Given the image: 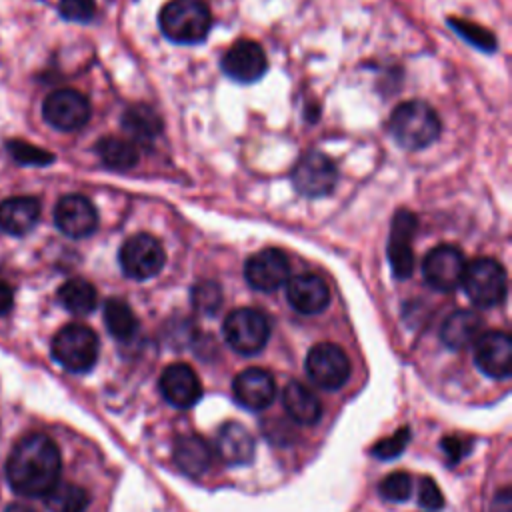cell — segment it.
Returning a JSON list of instances; mask_svg holds the SVG:
<instances>
[{"label":"cell","instance_id":"obj_1","mask_svg":"<svg viewBox=\"0 0 512 512\" xmlns=\"http://www.w3.org/2000/svg\"><path fill=\"white\" fill-rule=\"evenodd\" d=\"M60 450L46 434L34 432L20 438L6 460V478L14 492L28 498H44L60 482Z\"/></svg>","mask_w":512,"mask_h":512},{"label":"cell","instance_id":"obj_2","mask_svg":"<svg viewBox=\"0 0 512 512\" xmlns=\"http://www.w3.org/2000/svg\"><path fill=\"white\" fill-rule=\"evenodd\" d=\"M162 34L176 44L202 42L212 26V14L204 0H170L158 14Z\"/></svg>","mask_w":512,"mask_h":512},{"label":"cell","instance_id":"obj_3","mask_svg":"<svg viewBox=\"0 0 512 512\" xmlns=\"http://www.w3.org/2000/svg\"><path fill=\"white\" fill-rule=\"evenodd\" d=\"M388 128L402 148L422 150L438 138L440 118L426 102L408 100L392 112Z\"/></svg>","mask_w":512,"mask_h":512},{"label":"cell","instance_id":"obj_4","mask_svg":"<svg viewBox=\"0 0 512 512\" xmlns=\"http://www.w3.org/2000/svg\"><path fill=\"white\" fill-rule=\"evenodd\" d=\"M98 336L84 324H66L52 338V356L68 372H88L98 360Z\"/></svg>","mask_w":512,"mask_h":512},{"label":"cell","instance_id":"obj_5","mask_svg":"<svg viewBox=\"0 0 512 512\" xmlns=\"http://www.w3.org/2000/svg\"><path fill=\"white\" fill-rule=\"evenodd\" d=\"M462 288L466 296L482 308L496 306L504 300L508 282H506V270L500 262L494 258H476L470 264H466L462 274Z\"/></svg>","mask_w":512,"mask_h":512},{"label":"cell","instance_id":"obj_6","mask_svg":"<svg viewBox=\"0 0 512 512\" xmlns=\"http://www.w3.org/2000/svg\"><path fill=\"white\" fill-rule=\"evenodd\" d=\"M222 334L230 348L250 356L266 346L270 338V320L262 310L236 308L226 316Z\"/></svg>","mask_w":512,"mask_h":512},{"label":"cell","instance_id":"obj_7","mask_svg":"<svg viewBox=\"0 0 512 512\" xmlns=\"http://www.w3.org/2000/svg\"><path fill=\"white\" fill-rule=\"evenodd\" d=\"M118 262L122 272L132 280H148L156 276L166 262L164 246L152 234L130 236L118 252Z\"/></svg>","mask_w":512,"mask_h":512},{"label":"cell","instance_id":"obj_8","mask_svg":"<svg viewBox=\"0 0 512 512\" xmlns=\"http://www.w3.org/2000/svg\"><path fill=\"white\" fill-rule=\"evenodd\" d=\"M90 112L92 108L88 98L74 88H58L50 92L42 104L44 120L60 132L84 128L90 120Z\"/></svg>","mask_w":512,"mask_h":512},{"label":"cell","instance_id":"obj_9","mask_svg":"<svg viewBox=\"0 0 512 512\" xmlns=\"http://www.w3.org/2000/svg\"><path fill=\"white\" fill-rule=\"evenodd\" d=\"M304 366L308 378L324 390L342 388L350 378V360L346 352L332 342L312 346L306 354Z\"/></svg>","mask_w":512,"mask_h":512},{"label":"cell","instance_id":"obj_10","mask_svg":"<svg viewBox=\"0 0 512 512\" xmlns=\"http://www.w3.org/2000/svg\"><path fill=\"white\" fill-rule=\"evenodd\" d=\"M290 178L294 188L300 194L308 198H320L334 190L338 180V170L332 158H328L326 154L308 152L296 162Z\"/></svg>","mask_w":512,"mask_h":512},{"label":"cell","instance_id":"obj_11","mask_svg":"<svg viewBox=\"0 0 512 512\" xmlns=\"http://www.w3.org/2000/svg\"><path fill=\"white\" fill-rule=\"evenodd\" d=\"M466 268L464 254L452 244H440L432 248L422 264V274L428 286L438 292H450L462 282Z\"/></svg>","mask_w":512,"mask_h":512},{"label":"cell","instance_id":"obj_12","mask_svg":"<svg viewBox=\"0 0 512 512\" xmlns=\"http://www.w3.org/2000/svg\"><path fill=\"white\" fill-rule=\"evenodd\" d=\"M290 262L278 248H264L250 256L244 264L246 282L260 292H274L288 282Z\"/></svg>","mask_w":512,"mask_h":512},{"label":"cell","instance_id":"obj_13","mask_svg":"<svg viewBox=\"0 0 512 512\" xmlns=\"http://www.w3.org/2000/svg\"><path fill=\"white\" fill-rule=\"evenodd\" d=\"M54 224L64 236L86 238L98 228V212L82 194H66L54 206Z\"/></svg>","mask_w":512,"mask_h":512},{"label":"cell","instance_id":"obj_14","mask_svg":"<svg viewBox=\"0 0 512 512\" xmlns=\"http://www.w3.org/2000/svg\"><path fill=\"white\" fill-rule=\"evenodd\" d=\"M416 216L410 210H398L392 220L388 238V260L396 278H410L414 272L412 240L416 234Z\"/></svg>","mask_w":512,"mask_h":512},{"label":"cell","instance_id":"obj_15","mask_svg":"<svg viewBox=\"0 0 512 512\" xmlns=\"http://www.w3.org/2000/svg\"><path fill=\"white\" fill-rule=\"evenodd\" d=\"M268 68L264 48L254 40H236L222 56V70L236 82H256Z\"/></svg>","mask_w":512,"mask_h":512},{"label":"cell","instance_id":"obj_16","mask_svg":"<svg viewBox=\"0 0 512 512\" xmlns=\"http://www.w3.org/2000/svg\"><path fill=\"white\" fill-rule=\"evenodd\" d=\"M162 398L176 408H192L202 396V384L198 374L184 362H176L164 368L158 380Z\"/></svg>","mask_w":512,"mask_h":512},{"label":"cell","instance_id":"obj_17","mask_svg":"<svg viewBox=\"0 0 512 512\" xmlns=\"http://www.w3.org/2000/svg\"><path fill=\"white\" fill-rule=\"evenodd\" d=\"M476 366L490 378L510 376L512 366V338L508 332L496 330L478 336L474 348Z\"/></svg>","mask_w":512,"mask_h":512},{"label":"cell","instance_id":"obj_18","mask_svg":"<svg viewBox=\"0 0 512 512\" xmlns=\"http://www.w3.org/2000/svg\"><path fill=\"white\" fill-rule=\"evenodd\" d=\"M234 398L248 410H264L272 404L276 394L274 378L268 370L250 366L236 374L232 384Z\"/></svg>","mask_w":512,"mask_h":512},{"label":"cell","instance_id":"obj_19","mask_svg":"<svg viewBox=\"0 0 512 512\" xmlns=\"http://www.w3.org/2000/svg\"><path fill=\"white\" fill-rule=\"evenodd\" d=\"M286 300L300 314H318L330 302V288L318 274H298L286 284Z\"/></svg>","mask_w":512,"mask_h":512},{"label":"cell","instance_id":"obj_20","mask_svg":"<svg viewBox=\"0 0 512 512\" xmlns=\"http://www.w3.org/2000/svg\"><path fill=\"white\" fill-rule=\"evenodd\" d=\"M40 202L34 196H10L0 202V230L10 236L28 234L40 220Z\"/></svg>","mask_w":512,"mask_h":512},{"label":"cell","instance_id":"obj_21","mask_svg":"<svg viewBox=\"0 0 512 512\" xmlns=\"http://www.w3.org/2000/svg\"><path fill=\"white\" fill-rule=\"evenodd\" d=\"M218 456L228 466H246L254 460V438L240 422H226L216 436Z\"/></svg>","mask_w":512,"mask_h":512},{"label":"cell","instance_id":"obj_22","mask_svg":"<svg viewBox=\"0 0 512 512\" xmlns=\"http://www.w3.org/2000/svg\"><path fill=\"white\" fill-rule=\"evenodd\" d=\"M480 330H482V318L476 312L456 310L444 320L440 328V338L448 348L462 350L478 340Z\"/></svg>","mask_w":512,"mask_h":512},{"label":"cell","instance_id":"obj_23","mask_svg":"<svg viewBox=\"0 0 512 512\" xmlns=\"http://www.w3.org/2000/svg\"><path fill=\"white\" fill-rule=\"evenodd\" d=\"M174 460L184 474L200 476L210 468L212 452L202 436L180 434L174 442Z\"/></svg>","mask_w":512,"mask_h":512},{"label":"cell","instance_id":"obj_24","mask_svg":"<svg viewBox=\"0 0 512 512\" xmlns=\"http://www.w3.org/2000/svg\"><path fill=\"white\" fill-rule=\"evenodd\" d=\"M282 400L288 416L298 424H316L320 420L322 404L306 384L292 380L290 384H286Z\"/></svg>","mask_w":512,"mask_h":512},{"label":"cell","instance_id":"obj_25","mask_svg":"<svg viewBox=\"0 0 512 512\" xmlns=\"http://www.w3.org/2000/svg\"><path fill=\"white\" fill-rule=\"evenodd\" d=\"M122 128L130 136V142L148 144L160 134L162 120L150 106L134 104L124 110Z\"/></svg>","mask_w":512,"mask_h":512},{"label":"cell","instance_id":"obj_26","mask_svg":"<svg viewBox=\"0 0 512 512\" xmlns=\"http://www.w3.org/2000/svg\"><path fill=\"white\" fill-rule=\"evenodd\" d=\"M58 302L76 316H86L96 308V288L84 278H70L58 288Z\"/></svg>","mask_w":512,"mask_h":512},{"label":"cell","instance_id":"obj_27","mask_svg":"<svg viewBox=\"0 0 512 512\" xmlns=\"http://www.w3.org/2000/svg\"><path fill=\"white\" fill-rule=\"evenodd\" d=\"M96 154L112 170H130L138 162V148L128 138L104 136L96 142Z\"/></svg>","mask_w":512,"mask_h":512},{"label":"cell","instance_id":"obj_28","mask_svg":"<svg viewBox=\"0 0 512 512\" xmlns=\"http://www.w3.org/2000/svg\"><path fill=\"white\" fill-rule=\"evenodd\" d=\"M50 512H84L90 498L88 492L72 482H56L44 496Z\"/></svg>","mask_w":512,"mask_h":512},{"label":"cell","instance_id":"obj_29","mask_svg":"<svg viewBox=\"0 0 512 512\" xmlns=\"http://www.w3.org/2000/svg\"><path fill=\"white\" fill-rule=\"evenodd\" d=\"M104 324L116 340H130L138 330V318L134 316L132 308L120 298L106 300Z\"/></svg>","mask_w":512,"mask_h":512},{"label":"cell","instance_id":"obj_30","mask_svg":"<svg viewBox=\"0 0 512 512\" xmlns=\"http://www.w3.org/2000/svg\"><path fill=\"white\" fill-rule=\"evenodd\" d=\"M6 150L18 164H24V166H46L54 162L52 152L24 140H8Z\"/></svg>","mask_w":512,"mask_h":512},{"label":"cell","instance_id":"obj_31","mask_svg":"<svg viewBox=\"0 0 512 512\" xmlns=\"http://www.w3.org/2000/svg\"><path fill=\"white\" fill-rule=\"evenodd\" d=\"M378 492L390 502H404L412 494V478L406 472H390L380 480Z\"/></svg>","mask_w":512,"mask_h":512},{"label":"cell","instance_id":"obj_32","mask_svg":"<svg viewBox=\"0 0 512 512\" xmlns=\"http://www.w3.org/2000/svg\"><path fill=\"white\" fill-rule=\"evenodd\" d=\"M192 304L202 314H214L222 304L220 286L214 282H198L192 288Z\"/></svg>","mask_w":512,"mask_h":512},{"label":"cell","instance_id":"obj_33","mask_svg":"<svg viewBox=\"0 0 512 512\" xmlns=\"http://www.w3.org/2000/svg\"><path fill=\"white\" fill-rule=\"evenodd\" d=\"M450 26L462 38H466L468 42H472L474 46H478V48H482L486 52H492L496 48L494 36L488 30H484L482 26H478V24H472V22H466V20H450Z\"/></svg>","mask_w":512,"mask_h":512},{"label":"cell","instance_id":"obj_34","mask_svg":"<svg viewBox=\"0 0 512 512\" xmlns=\"http://www.w3.org/2000/svg\"><path fill=\"white\" fill-rule=\"evenodd\" d=\"M408 442H410V430L402 428V430H396L392 436L376 442L372 448V454L380 460H390V458L400 456Z\"/></svg>","mask_w":512,"mask_h":512},{"label":"cell","instance_id":"obj_35","mask_svg":"<svg viewBox=\"0 0 512 512\" xmlns=\"http://www.w3.org/2000/svg\"><path fill=\"white\" fill-rule=\"evenodd\" d=\"M62 18L70 22H90L96 14V0H60L58 2Z\"/></svg>","mask_w":512,"mask_h":512},{"label":"cell","instance_id":"obj_36","mask_svg":"<svg viewBox=\"0 0 512 512\" xmlns=\"http://www.w3.org/2000/svg\"><path fill=\"white\" fill-rule=\"evenodd\" d=\"M418 502L422 508L426 510H438L444 506V496L438 488V484L432 480V478H422L420 480V486H418Z\"/></svg>","mask_w":512,"mask_h":512},{"label":"cell","instance_id":"obj_37","mask_svg":"<svg viewBox=\"0 0 512 512\" xmlns=\"http://www.w3.org/2000/svg\"><path fill=\"white\" fill-rule=\"evenodd\" d=\"M442 450L446 452V456L452 460V462H458L462 456H464V442L460 438H444L442 440Z\"/></svg>","mask_w":512,"mask_h":512},{"label":"cell","instance_id":"obj_38","mask_svg":"<svg viewBox=\"0 0 512 512\" xmlns=\"http://www.w3.org/2000/svg\"><path fill=\"white\" fill-rule=\"evenodd\" d=\"M490 510L492 512H512V496H510L508 488H502L500 492L494 494Z\"/></svg>","mask_w":512,"mask_h":512},{"label":"cell","instance_id":"obj_39","mask_svg":"<svg viewBox=\"0 0 512 512\" xmlns=\"http://www.w3.org/2000/svg\"><path fill=\"white\" fill-rule=\"evenodd\" d=\"M14 304V292L10 288V284H6L4 280H0V316L8 314L12 310Z\"/></svg>","mask_w":512,"mask_h":512},{"label":"cell","instance_id":"obj_40","mask_svg":"<svg viewBox=\"0 0 512 512\" xmlns=\"http://www.w3.org/2000/svg\"><path fill=\"white\" fill-rule=\"evenodd\" d=\"M4 512H38V510L28 506V504H24V502H12L10 506H6Z\"/></svg>","mask_w":512,"mask_h":512}]
</instances>
